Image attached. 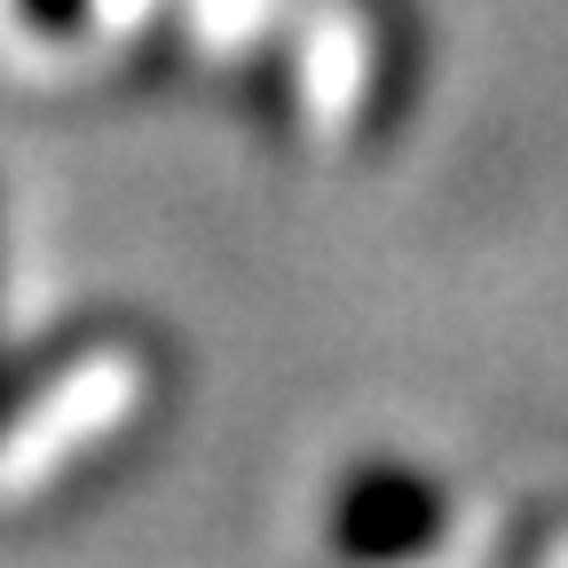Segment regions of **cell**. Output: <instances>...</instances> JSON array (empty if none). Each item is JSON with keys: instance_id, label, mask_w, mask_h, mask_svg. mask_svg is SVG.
Segmentation results:
<instances>
[{"instance_id": "obj_1", "label": "cell", "mask_w": 568, "mask_h": 568, "mask_svg": "<svg viewBox=\"0 0 568 568\" xmlns=\"http://www.w3.org/2000/svg\"><path fill=\"white\" fill-rule=\"evenodd\" d=\"M443 489L426 481L418 466L403 458H372V466H355L339 489H332V552L339 560H410L443 537Z\"/></svg>"}]
</instances>
